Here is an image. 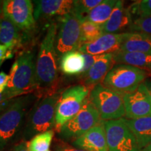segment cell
Segmentation results:
<instances>
[{"label":"cell","mask_w":151,"mask_h":151,"mask_svg":"<svg viewBox=\"0 0 151 151\" xmlns=\"http://www.w3.org/2000/svg\"><path fill=\"white\" fill-rule=\"evenodd\" d=\"M9 77L5 90L8 99L22 96L37 90L39 85L35 52L29 50L20 55L11 67Z\"/></svg>","instance_id":"cell-1"},{"label":"cell","mask_w":151,"mask_h":151,"mask_svg":"<svg viewBox=\"0 0 151 151\" xmlns=\"http://www.w3.org/2000/svg\"><path fill=\"white\" fill-rule=\"evenodd\" d=\"M58 24L52 23L40 45L36 61V73L39 87L53 84L58 78V55L55 41Z\"/></svg>","instance_id":"cell-2"},{"label":"cell","mask_w":151,"mask_h":151,"mask_svg":"<svg viewBox=\"0 0 151 151\" xmlns=\"http://www.w3.org/2000/svg\"><path fill=\"white\" fill-rule=\"evenodd\" d=\"M60 97L58 93L52 94L36 104L28 117L24 131V139L33 138L55 127L56 107Z\"/></svg>","instance_id":"cell-3"},{"label":"cell","mask_w":151,"mask_h":151,"mask_svg":"<svg viewBox=\"0 0 151 151\" xmlns=\"http://www.w3.org/2000/svg\"><path fill=\"white\" fill-rule=\"evenodd\" d=\"M148 75L145 69L118 64L107 73L101 84L123 96L137 90Z\"/></svg>","instance_id":"cell-4"},{"label":"cell","mask_w":151,"mask_h":151,"mask_svg":"<svg viewBox=\"0 0 151 151\" xmlns=\"http://www.w3.org/2000/svg\"><path fill=\"white\" fill-rule=\"evenodd\" d=\"M90 92L83 85H75L62 92L56 107L55 128L57 132H60L64 124L80 111Z\"/></svg>","instance_id":"cell-5"},{"label":"cell","mask_w":151,"mask_h":151,"mask_svg":"<svg viewBox=\"0 0 151 151\" xmlns=\"http://www.w3.org/2000/svg\"><path fill=\"white\" fill-rule=\"evenodd\" d=\"M89 100L102 120H113L125 116L122 96L99 83L90 90Z\"/></svg>","instance_id":"cell-6"},{"label":"cell","mask_w":151,"mask_h":151,"mask_svg":"<svg viewBox=\"0 0 151 151\" xmlns=\"http://www.w3.org/2000/svg\"><path fill=\"white\" fill-rule=\"evenodd\" d=\"M30 99L29 96L18 98L0 116V151L4 150L20 129Z\"/></svg>","instance_id":"cell-7"},{"label":"cell","mask_w":151,"mask_h":151,"mask_svg":"<svg viewBox=\"0 0 151 151\" xmlns=\"http://www.w3.org/2000/svg\"><path fill=\"white\" fill-rule=\"evenodd\" d=\"M58 19L59 31L57 33L55 50L58 57H62L66 52L74 51L81 47L82 22L72 13Z\"/></svg>","instance_id":"cell-8"},{"label":"cell","mask_w":151,"mask_h":151,"mask_svg":"<svg viewBox=\"0 0 151 151\" xmlns=\"http://www.w3.org/2000/svg\"><path fill=\"white\" fill-rule=\"evenodd\" d=\"M101 122L99 112L87 98L80 111L61 128L60 135L65 140H76Z\"/></svg>","instance_id":"cell-9"},{"label":"cell","mask_w":151,"mask_h":151,"mask_svg":"<svg viewBox=\"0 0 151 151\" xmlns=\"http://www.w3.org/2000/svg\"><path fill=\"white\" fill-rule=\"evenodd\" d=\"M109 151H141L124 119L104 122Z\"/></svg>","instance_id":"cell-10"},{"label":"cell","mask_w":151,"mask_h":151,"mask_svg":"<svg viewBox=\"0 0 151 151\" xmlns=\"http://www.w3.org/2000/svg\"><path fill=\"white\" fill-rule=\"evenodd\" d=\"M2 11L19 29L26 32L35 27L33 3L29 0H6L2 1Z\"/></svg>","instance_id":"cell-11"},{"label":"cell","mask_w":151,"mask_h":151,"mask_svg":"<svg viewBox=\"0 0 151 151\" xmlns=\"http://www.w3.org/2000/svg\"><path fill=\"white\" fill-rule=\"evenodd\" d=\"M122 99L127 119H137L151 115V98L144 82L134 92L124 94Z\"/></svg>","instance_id":"cell-12"},{"label":"cell","mask_w":151,"mask_h":151,"mask_svg":"<svg viewBox=\"0 0 151 151\" xmlns=\"http://www.w3.org/2000/svg\"><path fill=\"white\" fill-rule=\"evenodd\" d=\"M124 33L104 34L95 41L81 45L78 51L92 55L114 53L120 49Z\"/></svg>","instance_id":"cell-13"},{"label":"cell","mask_w":151,"mask_h":151,"mask_svg":"<svg viewBox=\"0 0 151 151\" xmlns=\"http://www.w3.org/2000/svg\"><path fill=\"white\" fill-rule=\"evenodd\" d=\"M73 145L86 151H109L104 122L73 141Z\"/></svg>","instance_id":"cell-14"},{"label":"cell","mask_w":151,"mask_h":151,"mask_svg":"<svg viewBox=\"0 0 151 151\" xmlns=\"http://www.w3.org/2000/svg\"><path fill=\"white\" fill-rule=\"evenodd\" d=\"M34 2L35 20L66 16L71 12L73 5V1L71 0H38Z\"/></svg>","instance_id":"cell-15"},{"label":"cell","mask_w":151,"mask_h":151,"mask_svg":"<svg viewBox=\"0 0 151 151\" xmlns=\"http://www.w3.org/2000/svg\"><path fill=\"white\" fill-rule=\"evenodd\" d=\"M132 22L129 9L124 7V1H117L110 18L101 28L104 34L124 33V31H129Z\"/></svg>","instance_id":"cell-16"},{"label":"cell","mask_w":151,"mask_h":151,"mask_svg":"<svg viewBox=\"0 0 151 151\" xmlns=\"http://www.w3.org/2000/svg\"><path fill=\"white\" fill-rule=\"evenodd\" d=\"M115 64L113 53L99 55L89 70L81 74L86 85L85 86L91 90L94 86L104 81Z\"/></svg>","instance_id":"cell-17"},{"label":"cell","mask_w":151,"mask_h":151,"mask_svg":"<svg viewBox=\"0 0 151 151\" xmlns=\"http://www.w3.org/2000/svg\"><path fill=\"white\" fill-rule=\"evenodd\" d=\"M119 50L151 55V35L142 32H124Z\"/></svg>","instance_id":"cell-18"},{"label":"cell","mask_w":151,"mask_h":151,"mask_svg":"<svg viewBox=\"0 0 151 151\" xmlns=\"http://www.w3.org/2000/svg\"><path fill=\"white\" fill-rule=\"evenodd\" d=\"M134 135L138 146L143 150L151 143V115L137 119H124Z\"/></svg>","instance_id":"cell-19"},{"label":"cell","mask_w":151,"mask_h":151,"mask_svg":"<svg viewBox=\"0 0 151 151\" xmlns=\"http://www.w3.org/2000/svg\"><path fill=\"white\" fill-rule=\"evenodd\" d=\"M85 63L83 54L80 51L74 50L66 52L60 59V70L67 76L81 74L83 72Z\"/></svg>","instance_id":"cell-20"},{"label":"cell","mask_w":151,"mask_h":151,"mask_svg":"<svg viewBox=\"0 0 151 151\" xmlns=\"http://www.w3.org/2000/svg\"><path fill=\"white\" fill-rule=\"evenodd\" d=\"M113 54L115 63L130 65L143 69H151V55L118 50Z\"/></svg>","instance_id":"cell-21"},{"label":"cell","mask_w":151,"mask_h":151,"mask_svg":"<svg viewBox=\"0 0 151 151\" xmlns=\"http://www.w3.org/2000/svg\"><path fill=\"white\" fill-rule=\"evenodd\" d=\"M19 42V29L3 15L0 18V44L13 50Z\"/></svg>","instance_id":"cell-22"},{"label":"cell","mask_w":151,"mask_h":151,"mask_svg":"<svg viewBox=\"0 0 151 151\" xmlns=\"http://www.w3.org/2000/svg\"><path fill=\"white\" fill-rule=\"evenodd\" d=\"M116 3V0H104L90 11L86 20L103 25L110 18Z\"/></svg>","instance_id":"cell-23"},{"label":"cell","mask_w":151,"mask_h":151,"mask_svg":"<svg viewBox=\"0 0 151 151\" xmlns=\"http://www.w3.org/2000/svg\"><path fill=\"white\" fill-rule=\"evenodd\" d=\"M54 136L53 130L40 133L32 138L27 147L29 151H47L49 150Z\"/></svg>","instance_id":"cell-24"},{"label":"cell","mask_w":151,"mask_h":151,"mask_svg":"<svg viewBox=\"0 0 151 151\" xmlns=\"http://www.w3.org/2000/svg\"><path fill=\"white\" fill-rule=\"evenodd\" d=\"M104 35L101 26L93 22L84 20L81 22V38L82 44L91 43Z\"/></svg>","instance_id":"cell-25"},{"label":"cell","mask_w":151,"mask_h":151,"mask_svg":"<svg viewBox=\"0 0 151 151\" xmlns=\"http://www.w3.org/2000/svg\"><path fill=\"white\" fill-rule=\"evenodd\" d=\"M102 0H79L73 1V9L71 13L81 20H86L87 16L92 9L102 2Z\"/></svg>","instance_id":"cell-26"},{"label":"cell","mask_w":151,"mask_h":151,"mask_svg":"<svg viewBox=\"0 0 151 151\" xmlns=\"http://www.w3.org/2000/svg\"><path fill=\"white\" fill-rule=\"evenodd\" d=\"M132 20L151 16V0H142L133 3L129 7Z\"/></svg>","instance_id":"cell-27"},{"label":"cell","mask_w":151,"mask_h":151,"mask_svg":"<svg viewBox=\"0 0 151 151\" xmlns=\"http://www.w3.org/2000/svg\"><path fill=\"white\" fill-rule=\"evenodd\" d=\"M129 32H142L151 35V16L134 20Z\"/></svg>","instance_id":"cell-28"},{"label":"cell","mask_w":151,"mask_h":151,"mask_svg":"<svg viewBox=\"0 0 151 151\" xmlns=\"http://www.w3.org/2000/svg\"><path fill=\"white\" fill-rule=\"evenodd\" d=\"M83 56L85 58V62H86V63H85L83 72L81 73V74L85 73L89 70L90 68H91L92 66L94 65V62L97 61L98 58L99 57V55H88V54H83Z\"/></svg>","instance_id":"cell-29"},{"label":"cell","mask_w":151,"mask_h":151,"mask_svg":"<svg viewBox=\"0 0 151 151\" xmlns=\"http://www.w3.org/2000/svg\"><path fill=\"white\" fill-rule=\"evenodd\" d=\"M9 75L4 71L0 72V92H4L6 89L9 81Z\"/></svg>","instance_id":"cell-30"},{"label":"cell","mask_w":151,"mask_h":151,"mask_svg":"<svg viewBox=\"0 0 151 151\" xmlns=\"http://www.w3.org/2000/svg\"><path fill=\"white\" fill-rule=\"evenodd\" d=\"M12 151H29L27 147V143L22 142L16 145Z\"/></svg>","instance_id":"cell-31"},{"label":"cell","mask_w":151,"mask_h":151,"mask_svg":"<svg viewBox=\"0 0 151 151\" xmlns=\"http://www.w3.org/2000/svg\"><path fill=\"white\" fill-rule=\"evenodd\" d=\"M9 50V48H7L6 46H4V45L0 44V58H4V57L6 58V53L8 52Z\"/></svg>","instance_id":"cell-32"},{"label":"cell","mask_w":151,"mask_h":151,"mask_svg":"<svg viewBox=\"0 0 151 151\" xmlns=\"http://www.w3.org/2000/svg\"><path fill=\"white\" fill-rule=\"evenodd\" d=\"M6 99H8V97H7L5 91L4 92H0V105H1ZM2 109V107L0 106V109Z\"/></svg>","instance_id":"cell-33"},{"label":"cell","mask_w":151,"mask_h":151,"mask_svg":"<svg viewBox=\"0 0 151 151\" xmlns=\"http://www.w3.org/2000/svg\"><path fill=\"white\" fill-rule=\"evenodd\" d=\"M60 150L62 151H86L85 150H83V149L71 148V147H69V146H64L62 149H60Z\"/></svg>","instance_id":"cell-34"},{"label":"cell","mask_w":151,"mask_h":151,"mask_svg":"<svg viewBox=\"0 0 151 151\" xmlns=\"http://www.w3.org/2000/svg\"><path fill=\"white\" fill-rule=\"evenodd\" d=\"M145 85H146L147 88H148L149 94L150 95V98H151V81H146L144 82Z\"/></svg>","instance_id":"cell-35"},{"label":"cell","mask_w":151,"mask_h":151,"mask_svg":"<svg viewBox=\"0 0 151 151\" xmlns=\"http://www.w3.org/2000/svg\"><path fill=\"white\" fill-rule=\"evenodd\" d=\"M143 151H151V143L148 145V146L146 147V148L143 149Z\"/></svg>","instance_id":"cell-36"},{"label":"cell","mask_w":151,"mask_h":151,"mask_svg":"<svg viewBox=\"0 0 151 151\" xmlns=\"http://www.w3.org/2000/svg\"><path fill=\"white\" fill-rule=\"evenodd\" d=\"M3 16V11H2V3L0 2V18Z\"/></svg>","instance_id":"cell-37"},{"label":"cell","mask_w":151,"mask_h":151,"mask_svg":"<svg viewBox=\"0 0 151 151\" xmlns=\"http://www.w3.org/2000/svg\"><path fill=\"white\" fill-rule=\"evenodd\" d=\"M5 60H7V58H6V57H4V58H0V67H1V64H2L3 62H4Z\"/></svg>","instance_id":"cell-38"},{"label":"cell","mask_w":151,"mask_h":151,"mask_svg":"<svg viewBox=\"0 0 151 151\" xmlns=\"http://www.w3.org/2000/svg\"><path fill=\"white\" fill-rule=\"evenodd\" d=\"M59 151H62V150H59Z\"/></svg>","instance_id":"cell-39"},{"label":"cell","mask_w":151,"mask_h":151,"mask_svg":"<svg viewBox=\"0 0 151 151\" xmlns=\"http://www.w3.org/2000/svg\"><path fill=\"white\" fill-rule=\"evenodd\" d=\"M47 151H50V150H47Z\"/></svg>","instance_id":"cell-40"}]
</instances>
